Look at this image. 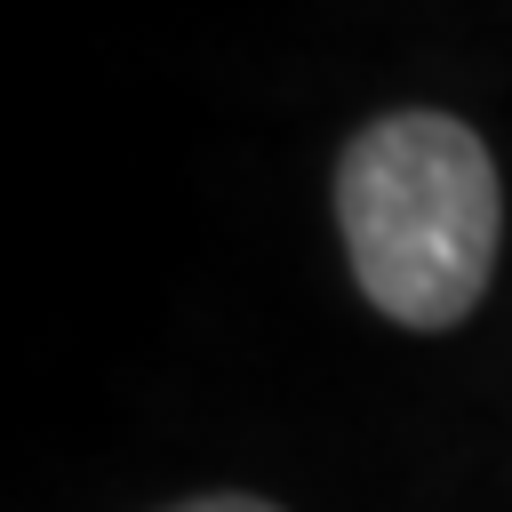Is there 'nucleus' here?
Returning <instances> with one entry per match:
<instances>
[{"instance_id":"f257e3e1","label":"nucleus","mask_w":512,"mask_h":512,"mask_svg":"<svg viewBox=\"0 0 512 512\" xmlns=\"http://www.w3.org/2000/svg\"><path fill=\"white\" fill-rule=\"evenodd\" d=\"M336 232L360 296L400 328H456L496 272L504 192L488 144L448 112H384L336 160Z\"/></svg>"},{"instance_id":"f03ea898","label":"nucleus","mask_w":512,"mask_h":512,"mask_svg":"<svg viewBox=\"0 0 512 512\" xmlns=\"http://www.w3.org/2000/svg\"><path fill=\"white\" fill-rule=\"evenodd\" d=\"M168 512H280V504L240 496V488H216V496H184V504H168Z\"/></svg>"}]
</instances>
